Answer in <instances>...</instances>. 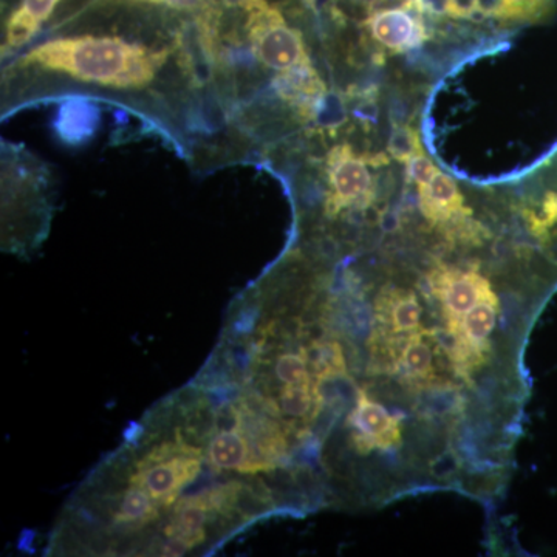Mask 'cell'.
Wrapping results in <instances>:
<instances>
[{"mask_svg": "<svg viewBox=\"0 0 557 557\" xmlns=\"http://www.w3.org/2000/svg\"><path fill=\"white\" fill-rule=\"evenodd\" d=\"M51 27L2 61V119L38 102L94 98L129 110L196 166L236 163L203 36L160 13L129 27Z\"/></svg>", "mask_w": 557, "mask_h": 557, "instance_id": "6da1fadb", "label": "cell"}, {"mask_svg": "<svg viewBox=\"0 0 557 557\" xmlns=\"http://www.w3.org/2000/svg\"><path fill=\"white\" fill-rule=\"evenodd\" d=\"M405 180L416 189L418 209L429 226L438 230L446 239L478 244L485 228L475 222L474 214L467 205L463 190L456 180L440 170L429 157L426 148L420 146L403 163Z\"/></svg>", "mask_w": 557, "mask_h": 557, "instance_id": "7a4b0ae2", "label": "cell"}, {"mask_svg": "<svg viewBox=\"0 0 557 557\" xmlns=\"http://www.w3.org/2000/svg\"><path fill=\"white\" fill-rule=\"evenodd\" d=\"M203 463L205 450L175 435L145 450L132 465L126 482L143 487L164 511L178 504L180 494L199 478Z\"/></svg>", "mask_w": 557, "mask_h": 557, "instance_id": "3957f363", "label": "cell"}, {"mask_svg": "<svg viewBox=\"0 0 557 557\" xmlns=\"http://www.w3.org/2000/svg\"><path fill=\"white\" fill-rule=\"evenodd\" d=\"M523 223L531 236L557 256V143L523 174Z\"/></svg>", "mask_w": 557, "mask_h": 557, "instance_id": "277c9868", "label": "cell"}, {"mask_svg": "<svg viewBox=\"0 0 557 557\" xmlns=\"http://www.w3.org/2000/svg\"><path fill=\"white\" fill-rule=\"evenodd\" d=\"M428 282L432 295L442 306L449 333L458 327L469 310L474 309L480 300L494 292L490 278L474 269L440 265L431 271Z\"/></svg>", "mask_w": 557, "mask_h": 557, "instance_id": "5b68a950", "label": "cell"}, {"mask_svg": "<svg viewBox=\"0 0 557 557\" xmlns=\"http://www.w3.org/2000/svg\"><path fill=\"white\" fill-rule=\"evenodd\" d=\"M498 311L500 304L497 295L494 292L490 293L474 309L469 310L458 327L449 333L453 338L450 358L454 369L463 379H469L485 362L491 335L496 329Z\"/></svg>", "mask_w": 557, "mask_h": 557, "instance_id": "8992f818", "label": "cell"}, {"mask_svg": "<svg viewBox=\"0 0 557 557\" xmlns=\"http://www.w3.org/2000/svg\"><path fill=\"white\" fill-rule=\"evenodd\" d=\"M348 426L351 443L359 454L388 450L401 443V420L388 413L364 392L358 394L357 405L348 417Z\"/></svg>", "mask_w": 557, "mask_h": 557, "instance_id": "52a82bcc", "label": "cell"}, {"mask_svg": "<svg viewBox=\"0 0 557 557\" xmlns=\"http://www.w3.org/2000/svg\"><path fill=\"white\" fill-rule=\"evenodd\" d=\"M62 2L64 0H17L3 16L2 61L30 46L47 32Z\"/></svg>", "mask_w": 557, "mask_h": 557, "instance_id": "ba28073f", "label": "cell"}, {"mask_svg": "<svg viewBox=\"0 0 557 557\" xmlns=\"http://www.w3.org/2000/svg\"><path fill=\"white\" fill-rule=\"evenodd\" d=\"M94 3L100 7H127L171 14L196 25L208 44L214 38L220 20L230 5L228 0H94Z\"/></svg>", "mask_w": 557, "mask_h": 557, "instance_id": "9c48e42d", "label": "cell"}, {"mask_svg": "<svg viewBox=\"0 0 557 557\" xmlns=\"http://www.w3.org/2000/svg\"><path fill=\"white\" fill-rule=\"evenodd\" d=\"M421 304L416 293L405 288H392L381 293L376 304L375 338L392 343L420 330Z\"/></svg>", "mask_w": 557, "mask_h": 557, "instance_id": "30bf717a", "label": "cell"}, {"mask_svg": "<svg viewBox=\"0 0 557 557\" xmlns=\"http://www.w3.org/2000/svg\"><path fill=\"white\" fill-rule=\"evenodd\" d=\"M127 483V482H126ZM106 515L113 530L124 534H134L145 530L160 519L161 509L157 502L143 487L127 483L119 494L106 497Z\"/></svg>", "mask_w": 557, "mask_h": 557, "instance_id": "8fae6325", "label": "cell"}, {"mask_svg": "<svg viewBox=\"0 0 557 557\" xmlns=\"http://www.w3.org/2000/svg\"><path fill=\"white\" fill-rule=\"evenodd\" d=\"M391 344V343H387ZM392 366L406 383L424 384L434 379V338L429 330H417L392 341Z\"/></svg>", "mask_w": 557, "mask_h": 557, "instance_id": "7c38bea8", "label": "cell"}, {"mask_svg": "<svg viewBox=\"0 0 557 557\" xmlns=\"http://www.w3.org/2000/svg\"><path fill=\"white\" fill-rule=\"evenodd\" d=\"M317 386H287L278 391L276 399H267V409L274 416L306 420L317 413Z\"/></svg>", "mask_w": 557, "mask_h": 557, "instance_id": "4fadbf2b", "label": "cell"}, {"mask_svg": "<svg viewBox=\"0 0 557 557\" xmlns=\"http://www.w3.org/2000/svg\"><path fill=\"white\" fill-rule=\"evenodd\" d=\"M274 379L287 386H313V381L309 373V359L306 351L302 354H281L273 362Z\"/></svg>", "mask_w": 557, "mask_h": 557, "instance_id": "5bb4252c", "label": "cell"}]
</instances>
